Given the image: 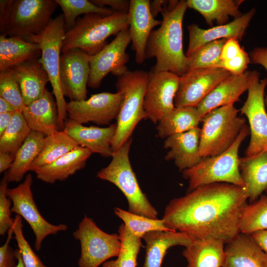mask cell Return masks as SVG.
I'll use <instances>...</instances> for the list:
<instances>
[{
  "instance_id": "cell-7",
  "label": "cell",
  "mask_w": 267,
  "mask_h": 267,
  "mask_svg": "<svg viewBox=\"0 0 267 267\" xmlns=\"http://www.w3.org/2000/svg\"><path fill=\"white\" fill-rule=\"evenodd\" d=\"M238 111L230 104L213 109L202 118L199 153L202 158L220 154L232 145L246 125Z\"/></svg>"
},
{
  "instance_id": "cell-51",
  "label": "cell",
  "mask_w": 267,
  "mask_h": 267,
  "mask_svg": "<svg viewBox=\"0 0 267 267\" xmlns=\"http://www.w3.org/2000/svg\"><path fill=\"white\" fill-rule=\"evenodd\" d=\"M15 155L6 152H0V173L9 169L12 165Z\"/></svg>"
},
{
  "instance_id": "cell-22",
  "label": "cell",
  "mask_w": 267,
  "mask_h": 267,
  "mask_svg": "<svg viewBox=\"0 0 267 267\" xmlns=\"http://www.w3.org/2000/svg\"><path fill=\"white\" fill-rule=\"evenodd\" d=\"M201 129L198 127L166 138L164 147L169 149L165 157L173 160L180 171L198 164L203 159L199 153Z\"/></svg>"
},
{
  "instance_id": "cell-3",
  "label": "cell",
  "mask_w": 267,
  "mask_h": 267,
  "mask_svg": "<svg viewBox=\"0 0 267 267\" xmlns=\"http://www.w3.org/2000/svg\"><path fill=\"white\" fill-rule=\"evenodd\" d=\"M129 27L127 13L115 12L105 16L92 13L78 18L74 27L66 31L62 53L79 49L89 56L101 51L107 44V39Z\"/></svg>"
},
{
  "instance_id": "cell-30",
  "label": "cell",
  "mask_w": 267,
  "mask_h": 267,
  "mask_svg": "<svg viewBox=\"0 0 267 267\" xmlns=\"http://www.w3.org/2000/svg\"><path fill=\"white\" fill-rule=\"evenodd\" d=\"M244 0H187V7L199 12L206 23L212 26L216 22L219 25L228 23L230 17L234 19L242 14L239 7Z\"/></svg>"
},
{
  "instance_id": "cell-53",
  "label": "cell",
  "mask_w": 267,
  "mask_h": 267,
  "mask_svg": "<svg viewBox=\"0 0 267 267\" xmlns=\"http://www.w3.org/2000/svg\"><path fill=\"white\" fill-rule=\"evenodd\" d=\"M14 113H0V135L9 126Z\"/></svg>"
},
{
  "instance_id": "cell-52",
  "label": "cell",
  "mask_w": 267,
  "mask_h": 267,
  "mask_svg": "<svg viewBox=\"0 0 267 267\" xmlns=\"http://www.w3.org/2000/svg\"><path fill=\"white\" fill-rule=\"evenodd\" d=\"M169 0H154L150 1V9L153 16L155 18L159 12L163 11L167 6Z\"/></svg>"
},
{
  "instance_id": "cell-17",
  "label": "cell",
  "mask_w": 267,
  "mask_h": 267,
  "mask_svg": "<svg viewBox=\"0 0 267 267\" xmlns=\"http://www.w3.org/2000/svg\"><path fill=\"white\" fill-rule=\"evenodd\" d=\"M90 56L79 49H72L61 53L59 77L64 97L70 101L87 99L90 73Z\"/></svg>"
},
{
  "instance_id": "cell-24",
  "label": "cell",
  "mask_w": 267,
  "mask_h": 267,
  "mask_svg": "<svg viewBox=\"0 0 267 267\" xmlns=\"http://www.w3.org/2000/svg\"><path fill=\"white\" fill-rule=\"evenodd\" d=\"M91 154L88 149L79 145L53 162L37 169L35 171L36 177L48 183L63 181L84 168Z\"/></svg>"
},
{
  "instance_id": "cell-40",
  "label": "cell",
  "mask_w": 267,
  "mask_h": 267,
  "mask_svg": "<svg viewBox=\"0 0 267 267\" xmlns=\"http://www.w3.org/2000/svg\"><path fill=\"white\" fill-rule=\"evenodd\" d=\"M60 7L64 19L66 32L72 28L77 18L82 14L95 13L109 15L114 11L112 9L97 6L88 0H55Z\"/></svg>"
},
{
  "instance_id": "cell-9",
  "label": "cell",
  "mask_w": 267,
  "mask_h": 267,
  "mask_svg": "<svg viewBox=\"0 0 267 267\" xmlns=\"http://www.w3.org/2000/svg\"><path fill=\"white\" fill-rule=\"evenodd\" d=\"M73 235L81 245L79 267H98L109 259L117 257L120 253L121 241L119 234L103 231L87 215Z\"/></svg>"
},
{
  "instance_id": "cell-50",
  "label": "cell",
  "mask_w": 267,
  "mask_h": 267,
  "mask_svg": "<svg viewBox=\"0 0 267 267\" xmlns=\"http://www.w3.org/2000/svg\"><path fill=\"white\" fill-rule=\"evenodd\" d=\"M251 235L262 249L267 254V229L256 231Z\"/></svg>"
},
{
  "instance_id": "cell-8",
  "label": "cell",
  "mask_w": 267,
  "mask_h": 267,
  "mask_svg": "<svg viewBox=\"0 0 267 267\" xmlns=\"http://www.w3.org/2000/svg\"><path fill=\"white\" fill-rule=\"evenodd\" d=\"M65 32L64 16L60 14L52 19L40 34L25 39L40 45L42 53L40 60L52 89L58 109V124L61 130L64 129L67 117V102L62 91L59 77L60 57Z\"/></svg>"
},
{
  "instance_id": "cell-1",
  "label": "cell",
  "mask_w": 267,
  "mask_h": 267,
  "mask_svg": "<svg viewBox=\"0 0 267 267\" xmlns=\"http://www.w3.org/2000/svg\"><path fill=\"white\" fill-rule=\"evenodd\" d=\"M248 199L246 188L224 182L205 184L171 200L162 219L172 231L226 244L240 233V219Z\"/></svg>"
},
{
  "instance_id": "cell-34",
  "label": "cell",
  "mask_w": 267,
  "mask_h": 267,
  "mask_svg": "<svg viewBox=\"0 0 267 267\" xmlns=\"http://www.w3.org/2000/svg\"><path fill=\"white\" fill-rule=\"evenodd\" d=\"M31 115L45 136L60 131L58 109L55 99L46 89L38 99L27 106Z\"/></svg>"
},
{
  "instance_id": "cell-31",
  "label": "cell",
  "mask_w": 267,
  "mask_h": 267,
  "mask_svg": "<svg viewBox=\"0 0 267 267\" xmlns=\"http://www.w3.org/2000/svg\"><path fill=\"white\" fill-rule=\"evenodd\" d=\"M43 133L31 131L16 153L14 162L5 174L8 182L20 181L39 154L45 137Z\"/></svg>"
},
{
  "instance_id": "cell-46",
  "label": "cell",
  "mask_w": 267,
  "mask_h": 267,
  "mask_svg": "<svg viewBox=\"0 0 267 267\" xmlns=\"http://www.w3.org/2000/svg\"><path fill=\"white\" fill-rule=\"evenodd\" d=\"M239 40L235 38L227 39L224 44L220 56L222 61L229 60L239 55L243 50L239 43Z\"/></svg>"
},
{
  "instance_id": "cell-48",
  "label": "cell",
  "mask_w": 267,
  "mask_h": 267,
  "mask_svg": "<svg viewBox=\"0 0 267 267\" xmlns=\"http://www.w3.org/2000/svg\"><path fill=\"white\" fill-rule=\"evenodd\" d=\"M90 1L100 7L109 6L115 12L128 14L130 9V1L127 0H92Z\"/></svg>"
},
{
  "instance_id": "cell-55",
  "label": "cell",
  "mask_w": 267,
  "mask_h": 267,
  "mask_svg": "<svg viewBox=\"0 0 267 267\" xmlns=\"http://www.w3.org/2000/svg\"><path fill=\"white\" fill-rule=\"evenodd\" d=\"M15 256L18 262L15 267H25L23 264L21 254L18 249L14 250Z\"/></svg>"
},
{
  "instance_id": "cell-11",
  "label": "cell",
  "mask_w": 267,
  "mask_h": 267,
  "mask_svg": "<svg viewBox=\"0 0 267 267\" xmlns=\"http://www.w3.org/2000/svg\"><path fill=\"white\" fill-rule=\"evenodd\" d=\"M32 182L31 174H27L23 182L14 188L7 189V195L12 203V212L23 218L32 229L36 237L34 246L38 251L46 236L65 231L68 226L65 224H52L44 218L34 199L31 190Z\"/></svg>"
},
{
  "instance_id": "cell-19",
  "label": "cell",
  "mask_w": 267,
  "mask_h": 267,
  "mask_svg": "<svg viewBox=\"0 0 267 267\" xmlns=\"http://www.w3.org/2000/svg\"><path fill=\"white\" fill-rule=\"evenodd\" d=\"M255 13V9L253 8L231 22L208 29L194 24L188 25L189 43L186 56H189L202 45L212 41L230 38L241 40Z\"/></svg>"
},
{
  "instance_id": "cell-45",
  "label": "cell",
  "mask_w": 267,
  "mask_h": 267,
  "mask_svg": "<svg viewBox=\"0 0 267 267\" xmlns=\"http://www.w3.org/2000/svg\"><path fill=\"white\" fill-rule=\"evenodd\" d=\"M13 234L11 227L7 232L6 241L0 247V267H15L16 266L14 251L9 246Z\"/></svg>"
},
{
  "instance_id": "cell-20",
  "label": "cell",
  "mask_w": 267,
  "mask_h": 267,
  "mask_svg": "<svg viewBox=\"0 0 267 267\" xmlns=\"http://www.w3.org/2000/svg\"><path fill=\"white\" fill-rule=\"evenodd\" d=\"M255 71H246L239 75L231 74L219 84L196 107L201 118L216 108L233 104L248 90Z\"/></svg>"
},
{
  "instance_id": "cell-44",
  "label": "cell",
  "mask_w": 267,
  "mask_h": 267,
  "mask_svg": "<svg viewBox=\"0 0 267 267\" xmlns=\"http://www.w3.org/2000/svg\"><path fill=\"white\" fill-rule=\"evenodd\" d=\"M251 62L250 56L244 50L234 58L226 61H222L220 68L225 69L231 74L244 73Z\"/></svg>"
},
{
  "instance_id": "cell-35",
  "label": "cell",
  "mask_w": 267,
  "mask_h": 267,
  "mask_svg": "<svg viewBox=\"0 0 267 267\" xmlns=\"http://www.w3.org/2000/svg\"><path fill=\"white\" fill-rule=\"evenodd\" d=\"M0 97L20 111L32 131L42 133L25 105L18 82L12 68L0 72Z\"/></svg>"
},
{
  "instance_id": "cell-38",
  "label": "cell",
  "mask_w": 267,
  "mask_h": 267,
  "mask_svg": "<svg viewBox=\"0 0 267 267\" xmlns=\"http://www.w3.org/2000/svg\"><path fill=\"white\" fill-rule=\"evenodd\" d=\"M239 229L240 233L249 235L267 229V195L246 205L241 217Z\"/></svg>"
},
{
  "instance_id": "cell-4",
  "label": "cell",
  "mask_w": 267,
  "mask_h": 267,
  "mask_svg": "<svg viewBox=\"0 0 267 267\" xmlns=\"http://www.w3.org/2000/svg\"><path fill=\"white\" fill-rule=\"evenodd\" d=\"M149 72L142 70L127 71L117 77V91L123 100L117 120V130L112 143L113 153L118 150L130 138L138 123L147 119L144 98Z\"/></svg>"
},
{
  "instance_id": "cell-43",
  "label": "cell",
  "mask_w": 267,
  "mask_h": 267,
  "mask_svg": "<svg viewBox=\"0 0 267 267\" xmlns=\"http://www.w3.org/2000/svg\"><path fill=\"white\" fill-rule=\"evenodd\" d=\"M9 182L4 175L0 183V234L4 235L7 232L13 223L11 218V201L7 195V185Z\"/></svg>"
},
{
  "instance_id": "cell-54",
  "label": "cell",
  "mask_w": 267,
  "mask_h": 267,
  "mask_svg": "<svg viewBox=\"0 0 267 267\" xmlns=\"http://www.w3.org/2000/svg\"><path fill=\"white\" fill-rule=\"evenodd\" d=\"M17 111L16 108L9 102L0 97V113H14Z\"/></svg>"
},
{
  "instance_id": "cell-27",
  "label": "cell",
  "mask_w": 267,
  "mask_h": 267,
  "mask_svg": "<svg viewBox=\"0 0 267 267\" xmlns=\"http://www.w3.org/2000/svg\"><path fill=\"white\" fill-rule=\"evenodd\" d=\"M41 53L38 43L20 37L0 35V72L27 61L39 59Z\"/></svg>"
},
{
  "instance_id": "cell-2",
  "label": "cell",
  "mask_w": 267,
  "mask_h": 267,
  "mask_svg": "<svg viewBox=\"0 0 267 267\" xmlns=\"http://www.w3.org/2000/svg\"><path fill=\"white\" fill-rule=\"evenodd\" d=\"M187 8L186 0H181L173 8L167 5L162 12L161 24L151 33L146 48V59H156L152 72L168 71L179 77L186 72L182 21Z\"/></svg>"
},
{
  "instance_id": "cell-36",
  "label": "cell",
  "mask_w": 267,
  "mask_h": 267,
  "mask_svg": "<svg viewBox=\"0 0 267 267\" xmlns=\"http://www.w3.org/2000/svg\"><path fill=\"white\" fill-rule=\"evenodd\" d=\"M31 131L22 113L15 112L9 126L0 135V152L15 156Z\"/></svg>"
},
{
  "instance_id": "cell-25",
  "label": "cell",
  "mask_w": 267,
  "mask_h": 267,
  "mask_svg": "<svg viewBox=\"0 0 267 267\" xmlns=\"http://www.w3.org/2000/svg\"><path fill=\"white\" fill-rule=\"evenodd\" d=\"M26 106L40 98L49 82L40 59L30 60L12 68Z\"/></svg>"
},
{
  "instance_id": "cell-26",
  "label": "cell",
  "mask_w": 267,
  "mask_h": 267,
  "mask_svg": "<svg viewBox=\"0 0 267 267\" xmlns=\"http://www.w3.org/2000/svg\"><path fill=\"white\" fill-rule=\"evenodd\" d=\"M142 239L145 242L146 250L143 267H161L168 249L177 245L186 247L194 239L184 233L171 231H150Z\"/></svg>"
},
{
  "instance_id": "cell-42",
  "label": "cell",
  "mask_w": 267,
  "mask_h": 267,
  "mask_svg": "<svg viewBox=\"0 0 267 267\" xmlns=\"http://www.w3.org/2000/svg\"><path fill=\"white\" fill-rule=\"evenodd\" d=\"M12 227L24 267H47L34 252L25 239L23 232L22 221L20 216H15Z\"/></svg>"
},
{
  "instance_id": "cell-29",
  "label": "cell",
  "mask_w": 267,
  "mask_h": 267,
  "mask_svg": "<svg viewBox=\"0 0 267 267\" xmlns=\"http://www.w3.org/2000/svg\"><path fill=\"white\" fill-rule=\"evenodd\" d=\"M239 170L246 185L248 200L253 203L267 190V150L240 157Z\"/></svg>"
},
{
  "instance_id": "cell-37",
  "label": "cell",
  "mask_w": 267,
  "mask_h": 267,
  "mask_svg": "<svg viewBox=\"0 0 267 267\" xmlns=\"http://www.w3.org/2000/svg\"><path fill=\"white\" fill-rule=\"evenodd\" d=\"M118 234L121 241L120 253L116 260L105 262L102 267H136L141 239L133 234L124 223L120 225Z\"/></svg>"
},
{
  "instance_id": "cell-13",
  "label": "cell",
  "mask_w": 267,
  "mask_h": 267,
  "mask_svg": "<svg viewBox=\"0 0 267 267\" xmlns=\"http://www.w3.org/2000/svg\"><path fill=\"white\" fill-rule=\"evenodd\" d=\"M123 100V94L102 92L92 94L81 101L67 103V116L70 120L83 124L92 122L98 125L109 124L116 119Z\"/></svg>"
},
{
  "instance_id": "cell-41",
  "label": "cell",
  "mask_w": 267,
  "mask_h": 267,
  "mask_svg": "<svg viewBox=\"0 0 267 267\" xmlns=\"http://www.w3.org/2000/svg\"><path fill=\"white\" fill-rule=\"evenodd\" d=\"M114 210L115 214L123 221L132 233L141 239L146 233L150 231H171L165 226L162 219L149 218L132 213L118 207L114 208Z\"/></svg>"
},
{
  "instance_id": "cell-6",
  "label": "cell",
  "mask_w": 267,
  "mask_h": 267,
  "mask_svg": "<svg viewBox=\"0 0 267 267\" xmlns=\"http://www.w3.org/2000/svg\"><path fill=\"white\" fill-rule=\"evenodd\" d=\"M132 138H130L114 152L110 163L97 174L99 178L117 186L124 194L128 203V211L136 215L157 219L158 212L141 190L129 158Z\"/></svg>"
},
{
  "instance_id": "cell-28",
  "label": "cell",
  "mask_w": 267,
  "mask_h": 267,
  "mask_svg": "<svg viewBox=\"0 0 267 267\" xmlns=\"http://www.w3.org/2000/svg\"><path fill=\"white\" fill-rule=\"evenodd\" d=\"M224 244L214 239H194L182 252L187 262L186 267H222Z\"/></svg>"
},
{
  "instance_id": "cell-47",
  "label": "cell",
  "mask_w": 267,
  "mask_h": 267,
  "mask_svg": "<svg viewBox=\"0 0 267 267\" xmlns=\"http://www.w3.org/2000/svg\"><path fill=\"white\" fill-rule=\"evenodd\" d=\"M14 0H0V34H4L8 28Z\"/></svg>"
},
{
  "instance_id": "cell-39",
  "label": "cell",
  "mask_w": 267,
  "mask_h": 267,
  "mask_svg": "<svg viewBox=\"0 0 267 267\" xmlns=\"http://www.w3.org/2000/svg\"><path fill=\"white\" fill-rule=\"evenodd\" d=\"M227 39H221L204 44L186 56V72L198 68H220L222 47Z\"/></svg>"
},
{
  "instance_id": "cell-14",
  "label": "cell",
  "mask_w": 267,
  "mask_h": 267,
  "mask_svg": "<svg viewBox=\"0 0 267 267\" xmlns=\"http://www.w3.org/2000/svg\"><path fill=\"white\" fill-rule=\"evenodd\" d=\"M131 42L129 29L123 30L98 53L90 56L89 87L97 89L108 73L118 77L129 70L126 64L129 56L126 50Z\"/></svg>"
},
{
  "instance_id": "cell-49",
  "label": "cell",
  "mask_w": 267,
  "mask_h": 267,
  "mask_svg": "<svg viewBox=\"0 0 267 267\" xmlns=\"http://www.w3.org/2000/svg\"><path fill=\"white\" fill-rule=\"evenodd\" d=\"M251 62L263 66L267 71V47H258L253 49L250 53ZM267 107V95L265 98Z\"/></svg>"
},
{
  "instance_id": "cell-12",
  "label": "cell",
  "mask_w": 267,
  "mask_h": 267,
  "mask_svg": "<svg viewBox=\"0 0 267 267\" xmlns=\"http://www.w3.org/2000/svg\"><path fill=\"white\" fill-rule=\"evenodd\" d=\"M267 78L259 79L255 71L247 99L240 108L241 112L248 119L250 141L245 151V156L256 155L267 150V113L265 102V90Z\"/></svg>"
},
{
  "instance_id": "cell-10",
  "label": "cell",
  "mask_w": 267,
  "mask_h": 267,
  "mask_svg": "<svg viewBox=\"0 0 267 267\" xmlns=\"http://www.w3.org/2000/svg\"><path fill=\"white\" fill-rule=\"evenodd\" d=\"M58 6L55 0H14L8 27L3 35L26 39L40 34Z\"/></svg>"
},
{
  "instance_id": "cell-5",
  "label": "cell",
  "mask_w": 267,
  "mask_h": 267,
  "mask_svg": "<svg viewBox=\"0 0 267 267\" xmlns=\"http://www.w3.org/2000/svg\"><path fill=\"white\" fill-rule=\"evenodd\" d=\"M250 134L249 126L242 129L232 145L224 152L203 158L194 167L182 171L183 177L188 181V191L208 184L228 183L246 188L240 173L239 147Z\"/></svg>"
},
{
  "instance_id": "cell-21",
  "label": "cell",
  "mask_w": 267,
  "mask_h": 267,
  "mask_svg": "<svg viewBox=\"0 0 267 267\" xmlns=\"http://www.w3.org/2000/svg\"><path fill=\"white\" fill-rule=\"evenodd\" d=\"M64 130L80 146L91 153H97L104 157H112V143L117 130L116 123L103 128L87 127L67 119Z\"/></svg>"
},
{
  "instance_id": "cell-18",
  "label": "cell",
  "mask_w": 267,
  "mask_h": 267,
  "mask_svg": "<svg viewBox=\"0 0 267 267\" xmlns=\"http://www.w3.org/2000/svg\"><path fill=\"white\" fill-rule=\"evenodd\" d=\"M129 12V31L132 48L135 53V61L143 63L146 59L147 42L152 29L160 25L162 21L156 19L150 9L149 0H131Z\"/></svg>"
},
{
  "instance_id": "cell-32",
  "label": "cell",
  "mask_w": 267,
  "mask_h": 267,
  "mask_svg": "<svg viewBox=\"0 0 267 267\" xmlns=\"http://www.w3.org/2000/svg\"><path fill=\"white\" fill-rule=\"evenodd\" d=\"M201 119L196 107H175L157 123L158 135L160 138H166L186 132L197 127Z\"/></svg>"
},
{
  "instance_id": "cell-23",
  "label": "cell",
  "mask_w": 267,
  "mask_h": 267,
  "mask_svg": "<svg viewBox=\"0 0 267 267\" xmlns=\"http://www.w3.org/2000/svg\"><path fill=\"white\" fill-rule=\"evenodd\" d=\"M226 244L222 267H267V254L251 235L240 232Z\"/></svg>"
},
{
  "instance_id": "cell-33",
  "label": "cell",
  "mask_w": 267,
  "mask_h": 267,
  "mask_svg": "<svg viewBox=\"0 0 267 267\" xmlns=\"http://www.w3.org/2000/svg\"><path fill=\"white\" fill-rule=\"evenodd\" d=\"M79 146L64 130L45 136L42 149L31 165L30 171L49 164Z\"/></svg>"
},
{
  "instance_id": "cell-56",
  "label": "cell",
  "mask_w": 267,
  "mask_h": 267,
  "mask_svg": "<svg viewBox=\"0 0 267 267\" xmlns=\"http://www.w3.org/2000/svg\"><path fill=\"white\" fill-rule=\"evenodd\" d=\"M266 191V192H267V190Z\"/></svg>"
},
{
  "instance_id": "cell-15",
  "label": "cell",
  "mask_w": 267,
  "mask_h": 267,
  "mask_svg": "<svg viewBox=\"0 0 267 267\" xmlns=\"http://www.w3.org/2000/svg\"><path fill=\"white\" fill-rule=\"evenodd\" d=\"M231 74L221 68H198L179 77L174 104L176 107H196L219 84Z\"/></svg>"
},
{
  "instance_id": "cell-16",
  "label": "cell",
  "mask_w": 267,
  "mask_h": 267,
  "mask_svg": "<svg viewBox=\"0 0 267 267\" xmlns=\"http://www.w3.org/2000/svg\"><path fill=\"white\" fill-rule=\"evenodd\" d=\"M179 81V76L170 72H149L144 98L147 119L156 124L175 108Z\"/></svg>"
}]
</instances>
